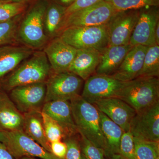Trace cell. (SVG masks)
<instances>
[{"instance_id": "cell-1", "label": "cell", "mask_w": 159, "mask_h": 159, "mask_svg": "<svg viewBox=\"0 0 159 159\" xmlns=\"http://www.w3.org/2000/svg\"><path fill=\"white\" fill-rule=\"evenodd\" d=\"M70 102L78 132L94 145L103 149L105 156L108 157V148L101 128L99 110L80 95L71 99Z\"/></svg>"}, {"instance_id": "cell-2", "label": "cell", "mask_w": 159, "mask_h": 159, "mask_svg": "<svg viewBox=\"0 0 159 159\" xmlns=\"http://www.w3.org/2000/svg\"><path fill=\"white\" fill-rule=\"evenodd\" d=\"M115 97L123 100L139 112L159 102V78L137 77L124 82Z\"/></svg>"}, {"instance_id": "cell-3", "label": "cell", "mask_w": 159, "mask_h": 159, "mask_svg": "<svg viewBox=\"0 0 159 159\" xmlns=\"http://www.w3.org/2000/svg\"><path fill=\"white\" fill-rule=\"evenodd\" d=\"M48 5L45 0L35 3L19 25L18 38L24 45L33 50L42 48L48 42L44 27V18Z\"/></svg>"}, {"instance_id": "cell-4", "label": "cell", "mask_w": 159, "mask_h": 159, "mask_svg": "<svg viewBox=\"0 0 159 159\" xmlns=\"http://www.w3.org/2000/svg\"><path fill=\"white\" fill-rule=\"evenodd\" d=\"M57 36L77 50H95L102 52L108 47L106 24L96 26H70L64 29Z\"/></svg>"}, {"instance_id": "cell-5", "label": "cell", "mask_w": 159, "mask_h": 159, "mask_svg": "<svg viewBox=\"0 0 159 159\" xmlns=\"http://www.w3.org/2000/svg\"><path fill=\"white\" fill-rule=\"evenodd\" d=\"M9 76L6 82L9 89L45 82L52 71L43 51L33 52L29 58Z\"/></svg>"}, {"instance_id": "cell-6", "label": "cell", "mask_w": 159, "mask_h": 159, "mask_svg": "<svg viewBox=\"0 0 159 159\" xmlns=\"http://www.w3.org/2000/svg\"><path fill=\"white\" fill-rule=\"evenodd\" d=\"M117 11L110 4L102 0L95 5L77 10L65 16L61 31L70 26L106 25Z\"/></svg>"}, {"instance_id": "cell-7", "label": "cell", "mask_w": 159, "mask_h": 159, "mask_svg": "<svg viewBox=\"0 0 159 159\" xmlns=\"http://www.w3.org/2000/svg\"><path fill=\"white\" fill-rule=\"evenodd\" d=\"M83 81L70 71L54 73L46 82L45 102L54 100L70 101L79 96Z\"/></svg>"}, {"instance_id": "cell-8", "label": "cell", "mask_w": 159, "mask_h": 159, "mask_svg": "<svg viewBox=\"0 0 159 159\" xmlns=\"http://www.w3.org/2000/svg\"><path fill=\"white\" fill-rule=\"evenodd\" d=\"M2 143L12 156L17 159L30 157L41 159H61L46 150L23 130L5 131V139Z\"/></svg>"}, {"instance_id": "cell-9", "label": "cell", "mask_w": 159, "mask_h": 159, "mask_svg": "<svg viewBox=\"0 0 159 159\" xmlns=\"http://www.w3.org/2000/svg\"><path fill=\"white\" fill-rule=\"evenodd\" d=\"M140 9L117 11L107 23L108 47L129 44L131 36L139 20Z\"/></svg>"}, {"instance_id": "cell-10", "label": "cell", "mask_w": 159, "mask_h": 159, "mask_svg": "<svg viewBox=\"0 0 159 159\" xmlns=\"http://www.w3.org/2000/svg\"><path fill=\"white\" fill-rule=\"evenodd\" d=\"M123 83L111 75L95 74L85 80L81 97L94 104L99 100L116 97Z\"/></svg>"}, {"instance_id": "cell-11", "label": "cell", "mask_w": 159, "mask_h": 159, "mask_svg": "<svg viewBox=\"0 0 159 159\" xmlns=\"http://www.w3.org/2000/svg\"><path fill=\"white\" fill-rule=\"evenodd\" d=\"M159 22L158 6L140 9L139 20L133 31L129 44L132 47L142 45L148 47L157 45L155 32Z\"/></svg>"}, {"instance_id": "cell-12", "label": "cell", "mask_w": 159, "mask_h": 159, "mask_svg": "<svg viewBox=\"0 0 159 159\" xmlns=\"http://www.w3.org/2000/svg\"><path fill=\"white\" fill-rule=\"evenodd\" d=\"M129 131L134 138L159 142V101L136 113Z\"/></svg>"}, {"instance_id": "cell-13", "label": "cell", "mask_w": 159, "mask_h": 159, "mask_svg": "<svg viewBox=\"0 0 159 159\" xmlns=\"http://www.w3.org/2000/svg\"><path fill=\"white\" fill-rule=\"evenodd\" d=\"M46 82L19 86L11 89L10 97L15 105L24 113L40 111L45 102Z\"/></svg>"}, {"instance_id": "cell-14", "label": "cell", "mask_w": 159, "mask_h": 159, "mask_svg": "<svg viewBox=\"0 0 159 159\" xmlns=\"http://www.w3.org/2000/svg\"><path fill=\"white\" fill-rule=\"evenodd\" d=\"M52 71L54 73L68 71L77 50L64 42L59 36L54 38L44 47Z\"/></svg>"}, {"instance_id": "cell-15", "label": "cell", "mask_w": 159, "mask_h": 159, "mask_svg": "<svg viewBox=\"0 0 159 159\" xmlns=\"http://www.w3.org/2000/svg\"><path fill=\"white\" fill-rule=\"evenodd\" d=\"M94 105L124 132L129 131L131 122L136 112L127 103L116 97H111L99 100Z\"/></svg>"}, {"instance_id": "cell-16", "label": "cell", "mask_w": 159, "mask_h": 159, "mask_svg": "<svg viewBox=\"0 0 159 159\" xmlns=\"http://www.w3.org/2000/svg\"><path fill=\"white\" fill-rule=\"evenodd\" d=\"M41 111L61 126L66 136L72 137L78 132L73 119L70 102L69 101L54 100L45 102Z\"/></svg>"}, {"instance_id": "cell-17", "label": "cell", "mask_w": 159, "mask_h": 159, "mask_svg": "<svg viewBox=\"0 0 159 159\" xmlns=\"http://www.w3.org/2000/svg\"><path fill=\"white\" fill-rule=\"evenodd\" d=\"M148 47L134 46L129 50L117 70L111 76L122 82L137 78L141 71Z\"/></svg>"}, {"instance_id": "cell-18", "label": "cell", "mask_w": 159, "mask_h": 159, "mask_svg": "<svg viewBox=\"0 0 159 159\" xmlns=\"http://www.w3.org/2000/svg\"><path fill=\"white\" fill-rule=\"evenodd\" d=\"M101 53L95 50H77L76 56L68 71L85 81L96 72Z\"/></svg>"}, {"instance_id": "cell-19", "label": "cell", "mask_w": 159, "mask_h": 159, "mask_svg": "<svg viewBox=\"0 0 159 159\" xmlns=\"http://www.w3.org/2000/svg\"><path fill=\"white\" fill-rule=\"evenodd\" d=\"M24 124V114L7 95L0 93V129L4 131L23 130Z\"/></svg>"}, {"instance_id": "cell-20", "label": "cell", "mask_w": 159, "mask_h": 159, "mask_svg": "<svg viewBox=\"0 0 159 159\" xmlns=\"http://www.w3.org/2000/svg\"><path fill=\"white\" fill-rule=\"evenodd\" d=\"M33 53L32 49L25 45L0 47V79L28 59Z\"/></svg>"}, {"instance_id": "cell-21", "label": "cell", "mask_w": 159, "mask_h": 159, "mask_svg": "<svg viewBox=\"0 0 159 159\" xmlns=\"http://www.w3.org/2000/svg\"><path fill=\"white\" fill-rule=\"evenodd\" d=\"M132 47L129 44L107 47L101 53L95 74L112 75Z\"/></svg>"}, {"instance_id": "cell-22", "label": "cell", "mask_w": 159, "mask_h": 159, "mask_svg": "<svg viewBox=\"0 0 159 159\" xmlns=\"http://www.w3.org/2000/svg\"><path fill=\"white\" fill-rule=\"evenodd\" d=\"M23 131L46 150L51 152L50 143L46 137L41 111H34L24 114Z\"/></svg>"}, {"instance_id": "cell-23", "label": "cell", "mask_w": 159, "mask_h": 159, "mask_svg": "<svg viewBox=\"0 0 159 159\" xmlns=\"http://www.w3.org/2000/svg\"><path fill=\"white\" fill-rule=\"evenodd\" d=\"M66 9L54 2L48 5L44 18V27L48 39L57 37L61 31Z\"/></svg>"}, {"instance_id": "cell-24", "label": "cell", "mask_w": 159, "mask_h": 159, "mask_svg": "<svg viewBox=\"0 0 159 159\" xmlns=\"http://www.w3.org/2000/svg\"><path fill=\"white\" fill-rule=\"evenodd\" d=\"M99 114L101 129L108 148L109 157L112 155L119 154L120 141L124 131L105 114L99 111Z\"/></svg>"}, {"instance_id": "cell-25", "label": "cell", "mask_w": 159, "mask_h": 159, "mask_svg": "<svg viewBox=\"0 0 159 159\" xmlns=\"http://www.w3.org/2000/svg\"><path fill=\"white\" fill-rule=\"evenodd\" d=\"M159 77V46L148 47L141 71L137 77Z\"/></svg>"}, {"instance_id": "cell-26", "label": "cell", "mask_w": 159, "mask_h": 159, "mask_svg": "<svg viewBox=\"0 0 159 159\" xmlns=\"http://www.w3.org/2000/svg\"><path fill=\"white\" fill-rule=\"evenodd\" d=\"M137 159H159V142L134 137Z\"/></svg>"}, {"instance_id": "cell-27", "label": "cell", "mask_w": 159, "mask_h": 159, "mask_svg": "<svg viewBox=\"0 0 159 159\" xmlns=\"http://www.w3.org/2000/svg\"><path fill=\"white\" fill-rule=\"evenodd\" d=\"M20 15L11 19L0 23V47L15 41L17 37V31Z\"/></svg>"}, {"instance_id": "cell-28", "label": "cell", "mask_w": 159, "mask_h": 159, "mask_svg": "<svg viewBox=\"0 0 159 159\" xmlns=\"http://www.w3.org/2000/svg\"><path fill=\"white\" fill-rule=\"evenodd\" d=\"M117 11L140 9L150 6H158L159 0H104Z\"/></svg>"}, {"instance_id": "cell-29", "label": "cell", "mask_w": 159, "mask_h": 159, "mask_svg": "<svg viewBox=\"0 0 159 159\" xmlns=\"http://www.w3.org/2000/svg\"><path fill=\"white\" fill-rule=\"evenodd\" d=\"M41 115L46 137L50 143L66 139L64 131L56 121L42 111Z\"/></svg>"}, {"instance_id": "cell-30", "label": "cell", "mask_w": 159, "mask_h": 159, "mask_svg": "<svg viewBox=\"0 0 159 159\" xmlns=\"http://www.w3.org/2000/svg\"><path fill=\"white\" fill-rule=\"evenodd\" d=\"M26 8L25 2H6L0 6V23L7 21L21 14Z\"/></svg>"}, {"instance_id": "cell-31", "label": "cell", "mask_w": 159, "mask_h": 159, "mask_svg": "<svg viewBox=\"0 0 159 159\" xmlns=\"http://www.w3.org/2000/svg\"><path fill=\"white\" fill-rule=\"evenodd\" d=\"M124 159H137L134 137L130 131L124 132L120 141L119 153Z\"/></svg>"}, {"instance_id": "cell-32", "label": "cell", "mask_w": 159, "mask_h": 159, "mask_svg": "<svg viewBox=\"0 0 159 159\" xmlns=\"http://www.w3.org/2000/svg\"><path fill=\"white\" fill-rule=\"evenodd\" d=\"M82 154L86 159H105V152L94 145L88 139L81 136L79 144Z\"/></svg>"}, {"instance_id": "cell-33", "label": "cell", "mask_w": 159, "mask_h": 159, "mask_svg": "<svg viewBox=\"0 0 159 159\" xmlns=\"http://www.w3.org/2000/svg\"><path fill=\"white\" fill-rule=\"evenodd\" d=\"M67 146V152L65 159H82L80 145L76 139L71 137L65 140Z\"/></svg>"}, {"instance_id": "cell-34", "label": "cell", "mask_w": 159, "mask_h": 159, "mask_svg": "<svg viewBox=\"0 0 159 159\" xmlns=\"http://www.w3.org/2000/svg\"><path fill=\"white\" fill-rule=\"evenodd\" d=\"M101 1L102 0H77L75 2L66 8L65 16L77 10L95 5Z\"/></svg>"}, {"instance_id": "cell-35", "label": "cell", "mask_w": 159, "mask_h": 159, "mask_svg": "<svg viewBox=\"0 0 159 159\" xmlns=\"http://www.w3.org/2000/svg\"><path fill=\"white\" fill-rule=\"evenodd\" d=\"M51 153L60 159H65L67 152V146L65 142L55 141L50 143Z\"/></svg>"}, {"instance_id": "cell-36", "label": "cell", "mask_w": 159, "mask_h": 159, "mask_svg": "<svg viewBox=\"0 0 159 159\" xmlns=\"http://www.w3.org/2000/svg\"><path fill=\"white\" fill-rule=\"evenodd\" d=\"M0 159H14L6 145L2 142H0Z\"/></svg>"}, {"instance_id": "cell-37", "label": "cell", "mask_w": 159, "mask_h": 159, "mask_svg": "<svg viewBox=\"0 0 159 159\" xmlns=\"http://www.w3.org/2000/svg\"><path fill=\"white\" fill-rule=\"evenodd\" d=\"M76 1L77 0H53L54 2L66 8L70 6Z\"/></svg>"}, {"instance_id": "cell-38", "label": "cell", "mask_w": 159, "mask_h": 159, "mask_svg": "<svg viewBox=\"0 0 159 159\" xmlns=\"http://www.w3.org/2000/svg\"><path fill=\"white\" fill-rule=\"evenodd\" d=\"M155 38L156 44L159 46V22L157 24L155 32Z\"/></svg>"}, {"instance_id": "cell-39", "label": "cell", "mask_w": 159, "mask_h": 159, "mask_svg": "<svg viewBox=\"0 0 159 159\" xmlns=\"http://www.w3.org/2000/svg\"><path fill=\"white\" fill-rule=\"evenodd\" d=\"M108 158V159H124L119 154L112 155L110 157H109Z\"/></svg>"}, {"instance_id": "cell-40", "label": "cell", "mask_w": 159, "mask_h": 159, "mask_svg": "<svg viewBox=\"0 0 159 159\" xmlns=\"http://www.w3.org/2000/svg\"><path fill=\"white\" fill-rule=\"evenodd\" d=\"M5 139V131L0 129V142H3Z\"/></svg>"}, {"instance_id": "cell-41", "label": "cell", "mask_w": 159, "mask_h": 159, "mask_svg": "<svg viewBox=\"0 0 159 159\" xmlns=\"http://www.w3.org/2000/svg\"><path fill=\"white\" fill-rule=\"evenodd\" d=\"M2 1H6L9 2H25V0H2Z\"/></svg>"}, {"instance_id": "cell-42", "label": "cell", "mask_w": 159, "mask_h": 159, "mask_svg": "<svg viewBox=\"0 0 159 159\" xmlns=\"http://www.w3.org/2000/svg\"><path fill=\"white\" fill-rule=\"evenodd\" d=\"M19 159H37L33 157H23Z\"/></svg>"}, {"instance_id": "cell-43", "label": "cell", "mask_w": 159, "mask_h": 159, "mask_svg": "<svg viewBox=\"0 0 159 159\" xmlns=\"http://www.w3.org/2000/svg\"><path fill=\"white\" fill-rule=\"evenodd\" d=\"M6 2H7V1H2V0H0V6H1V5H2V4L3 3Z\"/></svg>"}, {"instance_id": "cell-44", "label": "cell", "mask_w": 159, "mask_h": 159, "mask_svg": "<svg viewBox=\"0 0 159 159\" xmlns=\"http://www.w3.org/2000/svg\"><path fill=\"white\" fill-rule=\"evenodd\" d=\"M82 159H86L85 158V157L82 154Z\"/></svg>"}]
</instances>
